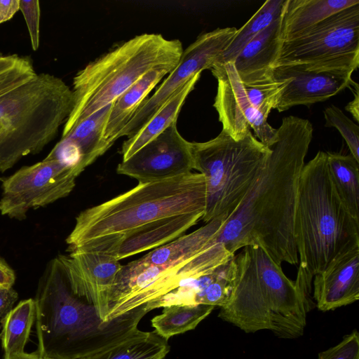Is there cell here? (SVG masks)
<instances>
[{"label": "cell", "instance_id": "obj_4", "mask_svg": "<svg viewBox=\"0 0 359 359\" xmlns=\"http://www.w3.org/2000/svg\"><path fill=\"white\" fill-rule=\"evenodd\" d=\"M298 288L307 302L313 277L339 256L359 248V220L339 198L330 177L327 154L319 151L302 169L294 218Z\"/></svg>", "mask_w": 359, "mask_h": 359}, {"label": "cell", "instance_id": "obj_10", "mask_svg": "<svg viewBox=\"0 0 359 359\" xmlns=\"http://www.w3.org/2000/svg\"><path fill=\"white\" fill-rule=\"evenodd\" d=\"M359 64V4L282 41L273 66L310 71H353Z\"/></svg>", "mask_w": 359, "mask_h": 359}, {"label": "cell", "instance_id": "obj_9", "mask_svg": "<svg viewBox=\"0 0 359 359\" xmlns=\"http://www.w3.org/2000/svg\"><path fill=\"white\" fill-rule=\"evenodd\" d=\"M234 255L215 240L175 262L146 265L136 259L122 266L111 292L107 320L156 301L185 280L214 271Z\"/></svg>", "mask_w": 359, "mask_h": 359}, {"label": "cell", "instance_id": "obj_27", "mask_svg": "<svg viewBox=\"0 0 359 359\" xmlns=\"http://www.w3.org/2000/svg\"><path fill=\"white\" fill-rule=\"evenodd\" d=\"M327 154L332 184L348 210L359 220V162L351 154Z\"/></svg>", "mask_w": 359, "mask_h": 359}, {"label": "cell", "instance_id": "obj_1", "mask_svg": "<svg viewBox=\"0 0 359 359\" xmlns=\"http://www.w3.org/2000/svg\"><path fill=\"white\" fill-rule=\"evenodd\" d=\"M313 132L307 119L283 118L262 174L226 218L218 236L217 241L229 252L236 254L245 246L257 245L279 265L299 263L294 218L300 176Z\"/></svg>", "mask_w": 359, "mask_h": 359}, {"label": "cell", "instance_id": "obj_34", "mask_svg": "<svg viewBox=\"0 0 359 359\" xmlns=\"http://www.w3.org/2000/svg\"><path fill=\"white\" fill-rule=\"evenodd\" d=\"M21 11L29 31L32 48L36 50L39 47L40 6L38 0H20Z\"/></svg>", "mask_w": 359, "mask_h": 359}, {"label": "cell", "instance_id": "obj_3", "mask_svg": "<svg viewBox=\"0 0 359 359\" xmlns=\"http://www.w3.org/2000/svg\"><path fill=\"white\" fill-rule=\"evenodd\" d=\"M206 189L200 172L146 183L81 212L67 236L68 251L107 254L123 238L147 224L177 215L203 212Z\"/></svg>", "mask_w": 359, "mask_h": 359}, {"label": "cell", "instance_id": "obj_26", "mask_svg": "<svg viewBox=\"0 0 359 359\" xmlns=\"http://www.w3.org/2000/svg\"><path fill=\"white\" fill-rule=\"evenodd\" d=\"M36 319V304L32 298L20 301L1 320L0 340L4 358L25 353L32 328Z\"/></svg>", "mask_w": 359, "mask_h": 359}, {"label": "cell", "instance_id": "obj_31", "mask_svg": "<svg viewBox=\"0 0 359 359\" xmlns=\"http://www.w3.org/2000/svg\"><path fill=\"white\" fill-rule=\"evenodd\" d=\"M325 127L337 128L346 141L351 154L359 162V127L337 107L331 105L324 111Z\"/></svg>", "mask_w": 359, "mask_h": 359}, {"label": "cell", "instance_id": "obj_25", "mask_svg": "<svg viewBox=\"0 0 359 359\" xmlns=\"http://www.w3.org/2000/svg\"><path fill=\"white\" fill-rule=\"evenodd\" d=\"M167 340L154 332L137 330L125 339L80 359H164Z\"/></svg>", "mask_w": 359, "mask_h": 359}, {"label": "cell", "instance_id": "obj_30", "mask_svg": "<svg viewBox=\"0 0 359 359\" xmlns=\"http://www.w3.org/2000/svg\"><path fill=\"white\" fill-rule=\"evenodd\" d=\"M290 79L274 80L271 82L255 86H244L247 97L250 104L265 117L275 109Z\"/></svg>", "mask_w": 359, "mask_h": 359}, {"label": "cell", "instance_id": "obj_15", "mask_svg": "<svg viewBox=\"0 0 359 359\" xmlns=\"http://www.w3.org/2000/svg\"><path fill=\"white\" fill-rule=\"evenodd\" d=\"M72 292L96 309L100 318L107 320L109 298L122 265L111 255L74 250L57 257Z\"/></svg>", "mask_w": 359, "mask_h": 359}, {"label": "cell", "instance_id": "obj_39", "mask_svg": "<svg viewBox=\"0 0 359 359\" xmlns=\"http://www.w3.org/2000/svg\"><path fill=\"white\" fill-rule=\"evenodd\" d=\"M351 86H353V100L348 103L345 109L351 113L357 122L359 121V87L358 84L352 81Z\"/></svg>", "mask_w": 359, "mask_h": 359}, {"label": "cell", "instance_id": "obj_37", "mask_svg": "<svg viewBox=\"0 0 359 359\" xmlns=\"http://www.w3.org/2000/svg\"><path fill=\"white\" fill-rule=\"evenodd\" d=\"M15 281L13 269L0 256V286L13 287Z\"/></svg>", "mask_w": 359, "mask_h": 359}, {"label": "cell", "instance_id": "obj_2", "mask_svg": "<svg viewBox=\"0 0 359 359\" xmlns=\"http://www.w3.org/2000/svg\"><path fill=\"white\" fill-rule=\"evenodd\" d=\"M37 349L41 358L80 359L131 335L146 305L104 322L95 307L71 290L56 257L41 276L36 296Z\"/></svg>", "mask_w": 359, "mask_h": 359}, {"label": "cell", "instance_id": "obj_19", "mask_svg": "<svg viewBox=\"0 0 359 359\" xmlns=\"http://www.w3.org/2000/svg\"><path fill=\"white\" fill-rule=\"evenodd\" d=\"M203 212L168 217L147 224L130 233L107 254L120 261L142 252L153 250L180 237L202 219Z\"/></svg>", "mask_w": 359, "mask_h": 359}, {"label": "cell", "instance_id": "obj_29", "mask_svg": "<svg viewBox=\"0 0 359 359\" xmlns=\"http://www.w3.org/2000/svg\"><path fill=\"white\" fill-rule=\"evenodd\" d=\"M285 3L286 0L266 1L250 19L237 29L217 64L233 62L249 41L282 15Z\"/></svg>", "mask_w": 359, "mask_h": 359}, {"label": "cell", "instance_id": "obj_13", "mask_svg": "<svg viewBox=\"0 0 359 359\" xmlns=\"http://www.w3.org/2000/svg\"><path fill=\"white\" fill-rule=\"evenodd\" d=\"M210 69L217 81L213 107L222 124V130L239 140L252 128L257 140L270 147L275 141L277 129L272 128L267 118L249 102L233 62L217 64Z\"/></svg>", "mask_w": 359, "mask_h": 359}, {"label": "cell", "instance_id": "obj_24", "mask_svg": "<svg viewBox=\"0 0 359 359\" xmlns=\"http://www.w3.org/2000/svg\"><path fill=\"white\" fill-rule=\"evenodd\" d=\"M227 217H216L189 234L153 249L137 261L146 265H157L177 261L194 255L217 240Z\"/></svg>", "mask_w": 359, "mask_h": 359}, {"label": "cell", "instance_id": "obj_14", "mask_svg": "<svg viewBox=\"0 0 359 359\" xmlns=\"http://www.w3.org/2000/svg\"><path fill=\"white\" fill-rule=\"evenodd\" d=\"M191 142L179 133L177 121L117 167V173L146 183L191 172Z\"/></svg>", "mask_w": 359, "mask_h": 359}, {"label": "cell", "instance_id": "obj_21", "mask_svg": "<svg viewBox=\"0 0 359 359\" xmlns=\"http://www.w3.org/2000/svg\"><path fill=\"white\" fill-rule=\"evenodd\" d=\"M358 4V0H286L282 14V41Z\"/></svg>", "mask_w": 359, "mask_h": 359}, {"label": "cell", "instance_id": "obj_35", "mask_svg": "<svg viewBox=\"0 0 359 359\" xmlns=\"http://www.w3.org/2000/svg\"><path fill=\"white\" fill-rule=\"evenodd\" d=\"M18 299V294L13 287L0 286V320L13 308Z\"/></svg>", "mask_w": 359, "mask_h": 359}, {"label": "cell", "instance_id": "obj_8", "mask_svg": "<svg viewBox=\"0 0 359 359\" xmlns=\"http://www.w3.org/2000/svg\"><path fill=\"white\" fill-rule=\"evenodd\" d=\"M194 168L205 180L206 200L202 220L206 224L238 207L262 174L271 154L249 130L235 140L222 130L204 142H191Z\"/></svg>", "mask_w": 359, "mask_h": 359}, {"label": "cell", "instance_id": "obj_42", "mask_svg": "<svg viewBox=\"0 0 359 359\" xmlns=\"http://www.w3.org/2000/svg\"><path fill=\"white\" fill-rule=\"evenodd\" d=\"M41 359H50V358H41Z\"/></svg>", "mask_w": 359, "mask_h": 359}, {"label": "cell", "instance_id": "obj_32", "mask_svg": "<svg viewBox=\"0 0 359 359\" xmlns=\"http://www.w3.org/2000/svg\"><path fill=\"white\" fill-rule=\"evenodd\" d=\"M36 74L32 59L25 56L15 67L0 73V97L29 81Z\"/></svg>", "mask_w": 359, "mask_h": 359}, {"label": "cell", "instance_id": "obj_36", "mask_svg": "<svg viewBox=\"0 0 359 359\" xmlns=\"http://www.w3.org/2000/svg\"><path fill=\"white\" fill-rule=\"evenodd\" d=\"M20 11V0H0V24L11 20Z\"/></svg>", "mask_w": 359, "mask_h": 359}, {"label": "cell", "instance_id": "obj_41", "mask_svg": "<svg viewBox=\"0 0 359 359\" xmlns=\"http://www.w3.org/2000/svg\"><path fill=\"white\" fill-rule=\"evenodd\" d=\"M2 131V126L0 125V133H1Z\"/></svg>", "mask_w": 359, "mask_h": 359}, {"label": "cell", "instance_id": "obj_7", "mask_svg": "<svg viewBox=\"0 0 359 359\" xmlns=\"http://www.w3.org/2000/svg\"><path fill=\"white\" fill-rule=\"evenodd\" d=\"M73 105V90L48 73L36 74L1 96L0 172L41 151L55 137Z\"/></svg>", "mask_w": 359, "mask_h": 359}, {"label": "cell", "instance_id": "obj_12", "mask_svg": "<svg viewBox=\"0 0 359 359\" xmlns=\"http://www.w3.org/2000/svg\"><path fill=\"white\" fill-rule=\"evenodd\" d=\"M237 29L235 27L217 28L198 36L184 50L177 65L155 93L140 104L120 132L118 138L132 136L193 76L216 65Z\"/></svg>", "mask_w": 359, "mask_h": 359}, {"label": "cell", "instance_id": "obj_11", "mask_svg": "<svg viewBox=\"0 0 359 359\" xmlns=\"http://www.w3.org/2000/svg\"><path fill=\"white\" fill-rule=\"evenodd\" d=\"M81 173L56 158L24 166L2 182L0 213L22 220L31 209L46 206L67 196Z\"/></svg>", "mask_w": 359, "mask_h": 359}, {"label": "cell", "instance_id": "obj_16", "mask_svg": "<svg viewBox=\"0 0 359 359\" xmlns=\"http://www.w3.org/2000/svg\"><path fill=\"white\" fill-rule=\"evenodd\" d=\"M353 71H304L293 67H278L272 71L273 79H290L275 109L279 112L297 105L323 102L349 88Z\"/></svg>", "mask_w": 359, "mask_h": 359}, {"label": "cell", "instance_id": "obj_20", "mask_svg": "<svg viewBox=\"0 0 359 359\" xmlns=\"http://www.w3.org/2000/svg\"><path fill=\"white\" fill-rule=\"evenodd\" d=\"M175 68L164 66L150 70L112 102L104 130V139L111 147L151 90Z\"/></svg>", "mask_w": 359, "mask_h": 359}, {"label": "cell", "instance_id": "obj_33", "mask_svg": "<svg viewBox=\"0 0 359 359\" xmlns=\"http://www.w3.org/2000/svg\"><path fill=\"white\" fill-rule=\"evenodd\" d=\"M318 359H359L358 332L352 331L336 346L319 353Z\"/></svg>", "mask_w": 359, "mask_h": 359}, {"label": "cell", "instance_id": "obj_40", "mask_svg": "<svg viewBox=\"0 0 359 359\" xmlns=\"http://www.w3.org/2000/svg\"><path fill=\"white\" fill-rule=\"evenodd\" d=\"M3 359H41L38 355L34 353H25L22 355L11 357V358H4Z\"/></svg>", "mask_w": 359, "mask_h": 359}, {"label": "cell", "instance_id": "obj_17", "mask_svg": "<svg viewBox=\"0 0 359 359\" xmlns=\"http://www.w3.org/2000/svg\"><path fill=\"white\" fill-rule=\"evenodd\" d=\"M318 310L327 311L351 304L359 299V248L339 256L313 280Z\"/></svg>", "mask_w": 359, "mask_h": 359}, {"label": "cell", "instance_id": "obj_18", "mask_svg": "<svg viewBox=\"0 0 359 359\" xmlns=\"http://www.w3.org/2000/svg\"><path fill=\"white\" fill-rule=\"evenodd\" d=\"M281 26L282 15L249 41L233 60L244 86L273 81L272 66L282 43Z\"/></svg>", "mask_w": 359, "mask_h": 359}, {"label": "cell", "instance_id": "obj_22", "mask_svg": "<svg viewBox=\"0 0 359 359\" xmlns=\"http://www.w3.org/2000/svg\"><path fill=\"white\" fill-rule=\"evenodd\" d=\"M200 76L201 74L193 76L167 100L144 125L123 143L121 151L122 161L127 160L177 121L179 113L185 100L194 90Z\"/></svg>", "mask_w": 359, "mask_h": 359}, {"label": "cell", "instance_id": "obj_5", "mask_svg": "<svg viewBox=\"0 0 359 359\" xmlns=\"http://www.w3.org/2000/svg\"><path fill=\"white\" fill-rule=\"evenodd\" d=\"M242 248L235 254L231 294L218 316L247 333L266 330L280 338L301 337L313 306L263 248Z\"/></svg>", "mask_w": 359, "mask_h": 359}, {"label": "cell", "instance_id": "obj_38", "mask_svg": "<svg viewBox=\"0 0 359 359\" xmlns=\"http://www.w3.org/2000/svg\"><path fill=\"white\" fill-rule=\"evenodd\" d=\"M25 56L17 54L4 55L0 52V73L6 72L20 63Z\"/></svg>", "mask_w": 359, "mask_h": 359}, {"label": "cell", "instance_id": "obj_28", "mask_svg": "<svg viewBox=\"0 0 359 359\" xmlns=\"http://www.w3.org/2000/svg\"><path fill=\"white\" fill-rule=\"evenodd\" d=\"M163 308L162 313L154 316L151 322L154 332L166 340L195 329L215 309L205 304H178Z\"/></svg>", "mask_w": 359, "mask_h": 359}, {"label": "cell", "instance_id": "obj_6", "mask_svg": "<svg viewBox=\"0 0 359 359\" xmlns=\"http://www.w3.org/2000/svg\"><path fill=\"white\" fill-rule=\"evenodd\" d=\"M184 49L178 39L160 34L136 36L88 63L73 80L74 105L62 137L111 104L150 70L175 67Z\"/></svg>", "mask_w": 359, "mask_h": 359}, {"label": "cell", "instance_id": "obj_23", "mask_svg": "<svg viewBox=\"0 0 359 359\" xmlns=\"http://www.w3.org/2000/svg\"><path fill=\"white\" fill-rule=\"evenodd\" d=\"M111 104L82 121L61 137L60 142L76 152L82 171L111 147L104 139V130Z\"/></svg>", "mask_w": 359, "mask_h": 359}]
</instances>
